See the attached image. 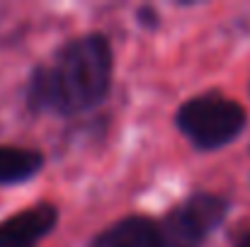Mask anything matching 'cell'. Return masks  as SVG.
<instances>
[{
	"instance_id": "1",
	"label": "cell",
	"mask_w": 250,
	"mask_h": 247,
	"mask_svg": "<svg viewBox=\"0 0 250 247\" xmlns=\"http://www.w3.org/2000/svg\"><path fill=\"white\" fill-rule=\"evenodd\" d=\"M112 85V49L102 34L68 41L49 66L32 73L29 104L39 112L78 114L100 104Z\"/></svg>"
},
{
	"instance_id": "2",
	"label": "cell",
	"mask_w": 250,
	"mask_h": 247,
	"mask_svg": "<svg viewBox=\"0 0 250 247\" xmlns=\"http://www.w3.org/2000/svg\"><path fill=\"white\" fill-rule=\"evenodd\" d=\"M246 109L219 95H199L180 107V131L202 151H214L231 143L246 129Z\"/></svg>"
},
{
	"instance_id": "3",
	"label": "cell",
	"mask_w": 250,
	"mask_h": 247,
	"mask_svg": "<svg viewBox=\"0 0 250 247\" xmlns=\"http://www.w3.org/2000/svg\"><path fill=\"white\" fill-rule=\"evenodd\" d=\"M226 199L216 194H194L175 206L161 226L166 247H202L207 235L224 221Z\"/></svg>"
},
{
	"instance_id": "4",
	"label": "cell",
	"mask_w": 250,
	"mask_h": 247,
	"mask_svg": "<svg viewBox=\"0 0 250 247\" xmlns=\"http://www.w3.org/2000/svg\"><path fill=\"white\" fill-rule=\"evenodd\" d=\"M59 221V211L51 204H39L0 223V247H37Z\"/></svg>"
},
{
	"instance_id": "5",
	"label": "cell",
	"mask_w": 250,
	"mask_h": 247,
	"mask_svg": "<svg viewBox=\"0 0 250 247\" xmlns=\"http://www.w3.org/2000/svg\"><path fill=\"white\" fill-rule=\"evenodd\" d=\"M90 247H166L161 226L146 216H129L100 233Z\"/></svg>"
},
{
	"instance_id": "6",
	"label": "cell",
	"mask_w": 250,
	"mask_h": 247,
	"mask_svg": "<svg viewBox=\"0 0 250 247\" xmlns=\"http://www.w3.org/2000/svg\"><path fill=\"white\" fill-rule=\"evenodd\" d=\"M42 155L27 148L0 146V184H15L34 177L42 170Z\"/></svg>"
},
{
	"instance_id": "7",
	"label": "cell",
	"mask_w": 250,
	"mask_h": 247,
	"mask_svg": "<svg viewBox=\"0 0 250 247\" xmlns=\"http://www.w3.org/2000/svg\"><path fill=\"white\" fill-rule=\"evenodd\" d=\"M236 247H250V235H243V238L238 240V245Z\"/></svg>"
}]
</instances>
